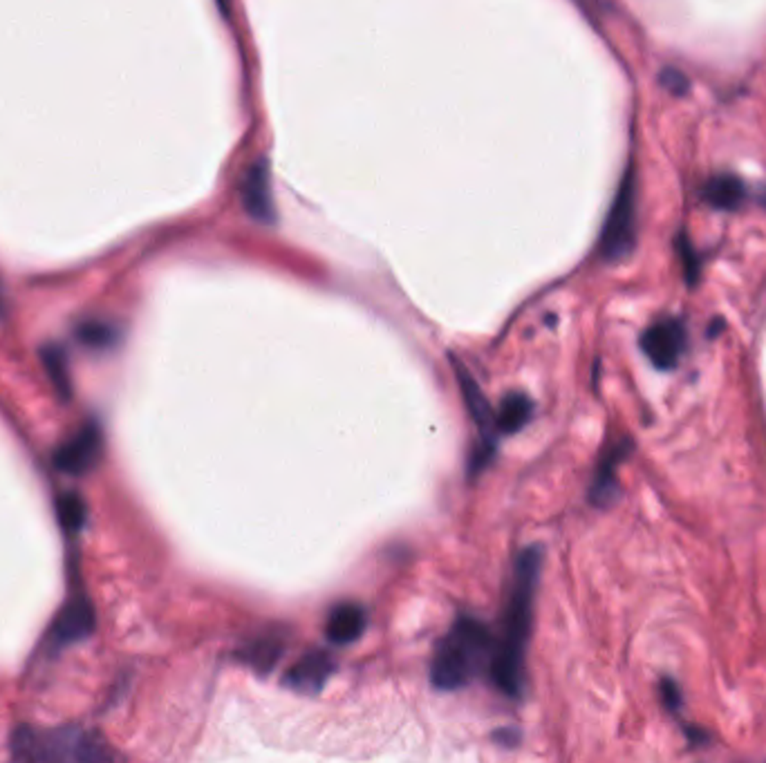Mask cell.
<instances>
[{
	"instance_id": "19",
	"label": "cell",
	"mask_w": 766,
	"mask_h": 763,
	"mask_svg": "<svg viewBox=\"0 0 766 763\" xmlns=\"http://www.w3.org/2000/svg\"><path fill=\"white\" fill-rule=\"evenodd\" d=\"M661 83H664L668 90H673V92H686L688 88L686 76L677 70H666L664 75H661Z\"/></svg>"
},
{
	"instance_id": "20",
	"label": "cell",
	"mask_w": 766,
	"mask_h": 763,
	"mask_svg": "<svg viewBox=\"0 0 766 763\" xmlns=\"http://www.w3.org/2000/svg\"><path fill=\"white\" fill-rule=\"evenodd\" d=\"M0 312H3V300H0Z\"/></svg>"
},
{
	"instance_id": "6",
	"label": "cell",
	"mask_w": 766,
	"mask_h": 763,
	"mask_svg": "<svg viewBox=\"0 0 766 763\" xmlns=\"http://www.w3.org/2000/svg\"><path fill=\"white\" fill-rule=\"evenodd\" d=\"M103 455V434L97 424H85L54 452V465L68 475H85Z\"/></svg>"
},
{
	"instance_id": "1",
	"label": "cell",
	"mask_w": 766,
	"mask_h": 763,
	"mask_svg": "<svg viewBox=\"0 0 766 763\" xmlns=\"http://www.w3.org/2000/svg\"><path fill=\"white\" fill-rule=\"evenodd\" d=\"M542 553L538 546L518 555L507 598L502 638L496 640V654L491 663V680L505 696L520 698L524 692V654L533 618V596L540 576Z\"/></svg>"
},
{
	"instance_id": "11",
	"label": "cell",
	"mask_w": 766,
	"mask_h": 763,
	"mask_svg": "<svg viewBox=\"0 0 766 763\" xmlns=\"http://www.w3.org/2000/svg\"><path fill=\"white\" fill-rule=\"evenodd\" d=\"M627 448L626 443L621 446H614L608 455L603 457L601 465H598L596 475H594L592 489H589V499H592L594 506L598 508H608L617 502L618 497V481H617V465L621 464V459L626 457Z\"/></svg>"
},
{
	"instance_id": "18",
	"label": "cell",
	"mask_w": 766,
	"mask_h": 763,
	"mask_svg": "<svg viewBox=\"0 0 766 763\" xmlns=\"http://www.w3.org/2000/svg\"><path fill=\"white\" fill-rule=\"evenodd\" d=\"M661 689V701H664L666 710L673 714H677L682 710V692H679V685L673 679H661L659 683Z\"/></svg>"
},
{
	"instance_id": "4",
	"label": "cell",
	"mask_w": 766,
	"mask_h": 763,
	"mask_svg": "<svg viewBox=\"0 0 766 763\" xmlns=\"http://www.w3.org/2000/svg\"><path fill=\"white\" fill-rule=\"evenodd\" d=\"M636 242V184L632 171L623 175L614 204L605 219L603 235H601V256L608 262H617L630 256Z\"/></svg>"
},
{
	"instance_id": "13",
	"label": "cell",
	"mask_w": 766,
	"mask_h": 763,
	"mask_svg": "<svg viewBox=\"0 0 766 763\" xmlns=\"http://www.w3.org/2000/svg\"><path fill=\"white\" fill-rule=\"evenodd\" d=\"M704 197L706 202L715 206V209L733 211L739 209L742 202L746 200V187H744V182H739L738 178L720 175V178H713L706 184Z\"/></svg>"
},
{
	"instance_id": "3",
	"label": "cell",
	"mask_w": 766,
	"mask_h": 763,
	"mask_svg": "<svg viewBox=\"0 0 766 763\" xmlns=\"http://www.w3.org/2000/svg\"><path fill=\"white\" fill-rule=\"evenodd\" d=\"M32 757L43 763H115V752L97 732L84 727H59L29 741Z\"/></svg>"
},
{
	"instance_id": "2",
	"label": "cell",
	"mask_w": 766,
	"mask_h": 763,
	"mask_svg": "<svg viewBox=\"0 0 766 763\" xmlns=\"http://www.w3.org/2000/svg\"><path fill=\"white\" fill-rule=\"evenodd\" d=\"M493 654L496 640L486 624L473 616H459L435 648L430 680L444 692L467 687L480 672L491 670Z\"/></svg>"
},
{
	"instance_id": "5",
	"label": "cell",
	"mask_w": 766,
	"mask_h": 763,
	"mask_svg": "<svg viewBox=\"0 0 766 763\" xmlns=\"http://www.w3.org/2000/svg\"><path fill=\"white\" fill-rule=\"evenodd\" d=\"M641 349L650 363L659 370L677 368L686 349V327L679 318H661L652 322L641 336Z\"/></svg>"
},
{
	"instance_id": "14",
	"label": "cell",
	"mask_w": 766,
	"mask_h": 763,
	"mask_svg": "<svg viewBox=\"0 0 766 763\" xmlns=\"http://www.w3.org/2000/svg\"><path fill=\"white\" fill-rule=\"evenodd\" d=\"M533 412V403L524 394H509L500 403L496 412V430L500 433H518L529 424Z\"/></svg>"
},
{
	"instance_id": "9",
	"label": "cell",
	"mask_w": 766,
	"mask_h": 763,
	"mask_svg": "<svg viewBox=\"0 0 766 763\" xmlns=\"http://www.w3.org/2000/svg\"><path fill=\"white\" fill-rule=\"evenodd\" d=\"M94 629V611L85 598L68 602L66 609L59 614L54 629H52V640L57 645H70L90 636Z\"/></svg>"
},
{
	"instance_id": "8",
	"label": "cell",
	"mask_w": 766,
	"mask_h": 763,
	"mask_svg": "<svg viewBox=\"0 0 766 763\" xmlns=\"http://www.w3.org/2000/svg\"><path fill=\"white\" fill-rule=\"evenodd\" d=\"M243 202L247 213L258 222L271 224L276 218L274 211V202H271V187H269V168L267 163L256 162L249 168L247 178L243 184Z\"/></svg>"
},
{
	"instance_id": "7",
	"label": "cell",
	"mask_w": 766,
	"mask_h": 763,
	"mask_svg": "<svg viewBox=\"0 0 766 763\" xmlns=\"http://www.w3.org/2000/svg\"><path fill=\"white\" fill-rule=\"evenodd\" d=\"M334 672V661L332 656L323 649L316 652H307L305 656H300L294 663L290 672L285 676V685H290L296 692L312 694L323 689V685L327 683V679L332 676Z\"/></svg>"
},
{
	"instance_id": "15",
	"label": "cell",
	"mask_w": 766,
	"mask_h": 763,
	"mask_svg": "<svg viewBox=\"0 0 766 763\" xmlns=\"http://www.w3.org/2000/svg\"><path fill=\"white\" fill-rule=\"evenodd\" d=\"M43 365H45L47 370V377H50L52 385H54V390L59 392V396H63V399H70V368H68V361L66 354H63V349L59 347V345H50V347L43 349Z\"/></svg>"
},
{
	"instance_id": "10",
	"label": "cell",
	"mask_w": 766,
	"mask_h": 763,
	"mask_svg": "<svg viewBox=\"0 0 766 763\" xmlns=\"http://www.w3.org/2000/svg\"><path fill=\"white\" fill-rule=\"evenodd\" d=\"M365 632V611L361 605L355 602H343L337 605L330 616H327L325 633L330 642L334 645H350V642L359 640L361 633Z\"/></svg>"
},
{
	"instance_id": "17",
	"label": "cell",
	"mask_w": 766,
	"mask_h": 763,
	"mask_svg": "<svg viewBox=\"0 0 766 763\" xmlns=\"http://www.w3.org/2000/svg\"><path fill=\"white\" fill-rule=\"evenodd\" d=\"M57 513L59 520H61V524L66 526L68 531H79L81 526L85 524V517H88V506H85L81 495L66 493L59 497Z\"/></svg>"
},
{
	"instance_id": "12",
	"label": "cell",
	"mask_w": 766,
	"mask_h": 763,
	"mask_svg": "<svg viewBox=\"0 0 766 763\" xmlns=\"http://www.w3.org/2000/svg\"><path fill=\"white\" fill-rule=\"evenodd\" d=\"M285 649V638L278 636L276 632L262 633V636L253 638L240 649V658L247 663L249 667L258 670L260 674H267L271 667L276 665Z\"/></svg>"
},
{
	"instance_id": "16",
	"label": "cell",
	"mask_w": 766,
	"mask_h": 763,
	"mask_svg": "<svg viewBox=\"0 0 766 763\" xmlns=\"http://www.w3.org/2000/svg\"><path fill=\"white\" fill-rule=\"evenodd\" d=\"M76 338H79L84 345H88V347H97V349L113 347V345L119 340V330L115 325H110V322L88 321L79 325V330H76Z\"/></svg>"
}]
</instances>
